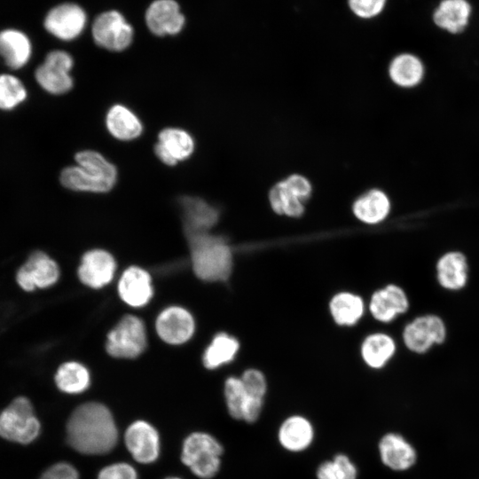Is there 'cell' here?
<instances>
[{"label": "cell", "mask_w": 479, "mask_h": 479, "mask_svg": "<svg viewBox=\"0 0 479 479\" xmlns=\"http://www.w3.org/2000/svg\"><path fill=\"white\" fill-rule=\"evenodd\" d=\"M159 336L169 344H181L188 341L194 332L192 315L181 307H169L161 312L156 319Z\"/></svg>", "instance_id": "18"}, {"label": "cell", "mask_w": 479, "mask_h": 479, "mask_svg": "<svg viewBox=\"0 0 479 479\" xmlns=\"http://www.w3.org/2000/svg\"><path fill=\"white\" fill-rule=\"evenodd\" d=\"M390 210L388 196L374 189L360 196L353 205L355 216L365 224H378L383 221Z\"/></svg>", "instance_id": "28"}, {"label": "cell", "mask_w": 479, "mask_h": 479, "mask_svg": "<svg viewBox=\"0 0 479 479\" xmlns=\"http://www.w3.org/2000/svg\"><path fill=\"white\" fill-rule=\"evenodd\" d=\"M145 21L154 35H175L184 28L185 17L176 0H153L146 8Z\"/></svg>", "instance_id": "14"}, {"label": "cell", "mask_w": 479, "mask_h": 479, "mask_svg": "<svg viewBox=\"0 0 479 479\" xmlns=\"http://www.w3.org/2000/svg\"><path fill=\"white\" fill-rule=\"evenodd\" d=\"M115 268V261L108 252L94 249L83 255L78 276L84 285L99 288L112 280Z\"/></svg>", "instance_id": "20"}, {"label": "cell", "mask_w": 479, "mask_h": 479, "mask_svg": "<svg viewBox=\"0 0 479 479\" xmlns=\"http://www.w3.org/2000/svg\"><path fill=\"white\" fill-rule=\"evenodd\" d=\"M194 149L195 142L192 135L183 129L175 127L161 130L154 145L156 156L168 166H175L189 159Z\"/></svg>", "instance_id": "15"}, {"label": "cell", "mask_w": 479, "mask_h": 479, "mask_svg": "<svg viewBox=\"0 0 479 479\" xmlns=\"http://www.w3.org/2000/svg\"><path fill=\"white\" fill-rule=\"evenodd\" d=\"M40 432L31 402L25 397L15 398L0 413V436L20 444H29Z\"/></svg>", "instance_id": "5"}, {"label": "cell", "mask_w": 479, "mask_h": 479, "mask_svg": "<svg viewBox=\"0 0 479 479\" xmlns=\"http://www.w3.org/2000/svg\"><path fill=\"white\" fill-rule=\"evenodd\" d=\"M403 342L410 351L425 354L434 346L443 344L447 338L444 319L433 313L420 315L405 325Z\"/></svg>", "instance_id": "7"}, {"label": "cell", "mask_w": 479, "mask_h": 479, "mask_svg": "<svg viewBox=\"0 0 479 479\" xmlns=\"http://www.w3.org/2000/svg\"><path fill=\"white\" fill-rule=\"evenodd\" d=\"M378 450L382 464L393 471H406L417 460V452L413 445L397 432L383 435L379 441Z\"/></svg>", "instance_id": "17"}, {"label": "cell", "mask_w": 479, "mask_h": 479, "mask_svg": "<svg viewBox=\"0 0 479 479\" xmlns=\"http://www.w3.org/2000/svg\"><path fill=\"white\" fill-rule=\"evenodd\" d=\"M87 14L78 4L65 3L52 8L45 17L44 27L63 41L77 38L85 29Z\"/></svg>", "instance_id": "13"}, {"label": "cell", "mask_w": 479, "mask_h": 479, "mask_svg": "<svg viewBox=\"0 0 479 479\" xmlns=\"http://www.w3.org/2000/svg\"><path fill=\"white\" fill-rule=\"evenodd\" d=\"M396 348V342L391 336L377 333L365 338L361 347V354L367 365L379 369L391 359Z\"/></svg>", "instance_id": "29"}, {"label": "cell", "mask_w": 479, "mask_h": 479, "mask_svg": "<svg viewBox=\"0 0 479 479\" xmlns=\"http://www.w3.org/2000/svg\"><path fill=\"white\" fill-rule=\"evenodd\" d=\"M40 479H79V475L72 465L60 462L50 467Z\"/></svg>", "instance_id": "39"}, {"label": "cell", "mask_w": 479, "mask_h": 479, "mask_svg": "<svg viewBox=\"0 0 479 479\" xmlns=\"http://www.w3.org/2000/svg\"><path fill=\"white\" fill-rule=\"evenodd\" d=\"M436 276L439 286L448 291H459L468 281V262L460 251L443 254L436 263Z\"/></svg>", "instance_id": "21"}, {"label": "cell", "mask_w": 479, "mask_h": 479, "mask_svg": "<svg viewBox=\"0 0 479 479\" xmlns=\"http://www.w3.org/2000/svg\"><path fill=\"white\" fill-rule=\"evenodd\" d=\"M196 276L205 281H225L231 275L232 255L223 237L208 232L185 235Z\"/></svg>", "instance_id": "3"}, {"label": "cell", "mask_w": 479, "mask_h": 479, "mask_svg": "<svg viewBox=\"0 0 479 479\" xmlns=\"http://www.w3.org/2000/svg\"><path fill=\"white\" fill-rule=\"evenodd\" d=\"M223 452L222 444L213 436L195 432L185 438L181 459L195 475L210 479L220 469Z\"/></svg>", "instance_id": "4"}, {"label": "cell", "mask_w": 479, "mask_h": 479, "mask_svg": "<svg viewBox=\"0 0 479 479\" xmlns=\"http://www.w3.org/2000/svg\"><path fill=\"white\" fill-rule=\"evenodd\" d=\"M240 379L248 397L264 399L267 382L263 373L256 369H248L244 372Z\"/></svg>", "instance_id": "36"}, {"label": "cell", "mask_w": 479, "mask_h": 479, "mask_svg": "<svg viewBox=\"0 0 479 479\" xmlns=\"http://www.w3.org/2000/svg\"><path fill=\"white\" fill-rule=\"evenodd\" d=\"M73 67L74 59L68 52L60 50L52 51L35 69V81L50 94H65L74 86V80L70 75Z\"/></svg>", "instance_id": "10"}, {"label": "cell", "mask_w": 479, "mask_h": 479, "mask_svg": "<svg viewBox=\"0 0 479 479\" xmlns=\"http://www.w3.org/2000/svg\"><path fill=\"white\" fill-rule=\"evenodd\" d=\"M29 39L22 32L7 29L0 32V55L12 69L24 67L31 57Z\"/></svg>", "instance_id": "27"}, {"label": "cell", "mask_w": 479, "mask_h": 479, "mask_svg": "<svg viewBox=\"0 0 479 479\" xmlns=\"http://www.w3.org/2000/svg\"><path fill=\"white\" fill-rule=\"evenodd\" d=\"M352 12L362 19L379 16L387 7L388 0H348Z\"/></svg>", "instance_id": "37"}, {"label": "cell", "mask_w": 479, "mask_h": 479, "mask_svg": "<svg viewBox=\"0 0 479 479\" xmlns=\"http://www.w3.org/2000/svg\"><path fill=\"white\" fill-rule=\"evenodd\" d=\"M357 475L356 464L344 453L323 461L316 470L317 479H357Z\"/></svg>", "instance_id": "33"}, {"label": "cell", "mask_w": 479, "mask_h": 479, "mask_svg": "<svg viewBox=\"0 0 479 479\" xmlns=\"http://www.w3.org/2000/svg\"><path fill=\"white\" fill-rule=\"evenodd\" d=\"M146 346L143 321L132 315L123 317L107 335L106 349L114 357L134 358Z\"/></svg>", "instance_id": "9"}, {"label": "cell", "mask_w": 479, "mask_h": 479, "mask_svg": "<svg viewBox=\"0 0 479 479\" xmlns=\"http://www.w3.org/2000/svg\"><path fill=\"white\" fill-rule=\"evenodd\" d=\"M310 192V184L305 177L292 175L271 188L270 203L276 213L298 217L304 211L303 202Z\"/></svg>", "instance_id": "11"}, {"label": "cell", "mask_w": 479, "mask_h": 479, "mask_svg": "<svg viewBox=\"0 0 479 479\" xmlns=\"http://www.w3.org/2000/svg\"><path fill=\"white\" fill-rule=\"evenodd\" d=\"M59 278L57 263L43 251H35L19 268L16 282L27 292L53 286Z\"/></svg>", "instance_id": "12"}, {"label": "cell", "mask_w": 479, "mask_h": 479, "mask_svg": "<svg viewBox=\"0 0 479 479\" xmlns=\"http://www.w3.org/2000/svg\"><path fill=\"white\" fill-rule=\"evenodd\" d=\"M330 312L338 325L351 326L356 324L362 317L364 302L358 295L342 292L332 298Z\"/></svg>", "instance_id": "30"}, {"label": "cell", "mask_w": 479, "mask_h": 479, "mask_svg": "<svg viewBox=\"0 0 479 479\" xmlns=\"http://www.w3.org/2000/svg\"><path fill=\"white\" fill-rule=\"evenodd\" d=\"M182 208L185 233L208 232L217 222L216 208L195 196H184L179 200Z\"/></svg>", "instance_id": "23"}, {"label": "cell", "mask_w": 479, "mask_h": 479, "mask_svg": "<svg viewBox=\"0 0 479 479\" xmlns=\"http://www.w3.org/2000/svg\"><path fill=\"white\" fill-rule=\"evenodd\" d=\"M166 479H180V478H177V477H169V478H166Z\"/></svg>", "instance_id": "40"}, {"label": "cell", "mask_w": 479, "mask_h": 479, "mask_svg": "<svg viewBox=\"0 0 479 479\" xmlns=\"http://www.w3.org/2000/svg\"><path fill=\"white\" fill-rule=\"evenodd\" d=\"M475 14L472 0H437L430 12L429 21L437 32L458 37L470 29Z\"/></svg>", "instance_id": "6"}, {"label": "cell", "mask_w": 479, "mask_h": 479, "mask_svg": "<svg viewBox=\"0 0 479 479\" xmlns=\"http://www.w3.org/2000/svg\"><path fill=\"white\" fill-rule=\"evenodd\" d=\"M94 43L110 51H122L131 44L134 36L132 26L116 10L99 13L91 25Z\"/></svg>", "instance_id": "8"}, {"label": "cell", "mask_w": 479, "mask_h": 479, "mask_svg": "<svg viewBox=\"0 0 479 479\" xmlns=\"http://www.w3.org/2000/svg\"><path fill=\"white\" fill-rule=\"evenodd\" d=\"M106 126L111 136L121 141L134 140L143 132L139 117L122 104H115L107 110Z\"/></svg>", "instance_id": "25"}, {"label": "cell", "mask_w": 479, "mask_h": 479, "mask_svg": "<svg viewBox=\"0 0 479 479\" xmlns=\"http://www.w3.org/2000/svg\"><path fill=\"white\" fill-rule=\"evenodd\" d=\"M239 347V342L234 337L225 333L218 334L204 352V365L208 369H215L231 362Z\"/></svg>", "instance_id": "32"}, {"label": "cell", "mask_w": 479, "mask_h": 479, "mask_svg": "<svg viewBox=\"0 0 479 479\" xmlns=\"http://www.w3.org/2000/svg\"><path fill=\"white\" fill-rule=\"evenodd\" d=\"M118 291L127 304L133 307L144 306L153 296L151 277L139 267H130L120 279Z\"/></svg>", "instance_id": "24"}, {"label": "cell", "mask_w": 479, "mask_h": 479, "mask_svg": "<svg viewBox=\"0 0 479 479\" xmlns=\"http://www.w3.org/2000/svg\"><path fill=\"white\" fill-rule=\"evenodd\" d=\"M67 442L75 451L88 455L111 452L118 431L110 411L102 404L90 402L78 406L67 425Z\"/></svg>", "instance_id": "1"}, {"label": "cell", "mask_w": 479, "mask_h": 479, "mask_svg": "<svg viewBox=\"0 0 479 479\" xmlns=\"http://www.w3.org/2000/svg\"><path fill=\"white\" fill-rule=\"evenodd\" d=\"M315 430L309 419L302 415H291L285 419L278 429V440L283 449L291 452L307 450L314 441Z\"/></svg>", "instance_id": "22"}, {"label": "cell", "mask_w": 479, "mask_h": 479, "mask_svg": "<svg viewBox=\"0 0 479 479\" xmlns=\"http://www.w3.org/2000/svg\"><path fill=\"white\" fill-rule=\"evenodd\" d=\"M27 98V90L21 80L10 74L0 75V110H12Z\"/></svg>", "instance_id": "34"}, {"label": "cell", "mask_w": 479, "mask_h": 479, "mask_svg": "<svg viewBox=\"0 0 479 479\" xmlns=\"http://www.w3.org/2000/svg\"><path fill=\"white\" fill-rule=\"evenodd\" d=\"M425 64L417 54L402 52L396 55L389 63V75L391 81L403 88H412L423 80Z\"/></svg>", "instance_id": "26"}, {"label": "cell", "mask_w": 479, "mask_h": 479, "mask_svg": "<svg viewBox=\"0 0 479 479\" xmlns=\"http://www.w3.org/2000/svg\"><path fill=\"white\" fill-rule=\"evenodd\" d=\"M410 302L404 290L389 284L372 295L369 310L373 317L382 323H389L409 310Z\"/></svg>", "instance_id": "19"}, {"label": "cell", "mask_w": 479, "mask_h": 479, "mask_svg": "<svg viewBox=\"0 0 479 479\" xmlns=\"http://www.w3.org/2000/svg\"><path fill=\"white\" fill-rule=\"evenodd\" d=\"M124 439L127 449L137 462L148 464L159 457V434L150 423L144 420L133 422L127 428Z\"/></svg>", "instance_id": "16"}, {"label": "cell", "mask_w": 479, "mask_h": 479, "mask_svg": "<svg viewBox=\"0 0 479 479\" xmlns=\"http://www.w3.org/2000/svg\"><path fill=\"white\" fill-rule=\"evenodd\" d=\"M98 479H137L133 467L127 463H116L104 467Z\"/></svg>", "instance_id": "38"}, {"label": "cell", "mask_w": 479, "mask_h": 479, "mask_svg": "<svg viewBox=\"0 0 479 479\" xmlns=\"http://www.w3.org/2000/svg\"><path fill=\"white\" fill-rule=\"evenodd\" d=\"M224 397L230 416L242 420L247 392L240 378L230 377L225 381Z\"/></svg>", "instance_id": "35"}, {"label": "cell", "mask_w": 479, "mask_h": 479, "mask_svg": "<svg viewBox=\"0 0 479 479\" xmlns=\"http://www.w3.org/2000/svg\"><path fill=\"white\" fill-rule=\"evenodd\" d=\"M76 165L60 172L61 185L74 192L104 193L117 182V169L103 154L94 150H83L75 156Z\"/></svg>", "instance_id": "2"}, {"label": "cell", "mask_w": 479, "mask_h": 479, "mask_svg": "<svg viewBox=\"0 0 479 479\" xmlns=\"http://www.w3.org/2000/svg\"><path fill=\"white\" fill-rule=\"evenodd\" d=\"M55 382L61 391L67 394H78L89 387L90 374L82 365L67 362L59 367Z\"/></svg>", "instance_id": "31"}]
</instances>
